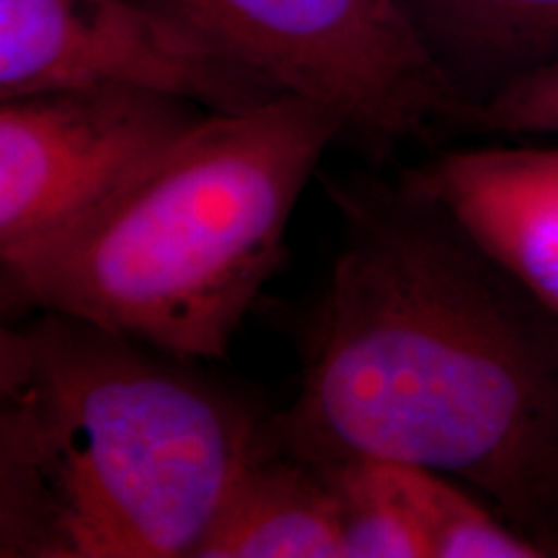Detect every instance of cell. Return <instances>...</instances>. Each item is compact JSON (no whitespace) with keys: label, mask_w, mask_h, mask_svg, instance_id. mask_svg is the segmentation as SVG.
I'll return each mask as SVG.
<instances>
[{"label":"cell","mask_w":558,"mask_h":558,"mask_svg":"<svg viewBox=\"0 0 558 558\" xmlns=\"http://www.w3.org/2000/svg\"><path fill=\"white\" fill-rule=\"evenodd\" d=\"M333 202L344 241L271 437L313 465L445 473L558 556V316L401 184Z\"/></svg>","instance_id":"1"},{"label":"cell","mask_w":558,"mask_h":558,"mask_svg":"<svg viewBox=\"0 0 558 558\" xmlns=\"http://www.w3.org/2000/svg\"><path fill=\"white\" fill-rule=\"evenodd\" d=\"M269 424L190 360L54 311L0 331V556L194 558Z\"/></svg>","instance_id":"2"},{"label":"cell","mask_w":558,"mask_h":558,"mask_svg":"<svg viewBox=\"0 0 558 558\" xmlns=\"http://www.w3.org/2000/svg\"><path fill=\"white\" fill-rule=\"evenodd\" d=\"M333 111L284 94L209 111L99 213L0 282L13 316L54 311L179 360H222L282 262L333 140Z\"/></svg>","instance_id":"3"},{"label":"cell","mask_w":558,"mask_h":558,"mask_svg":"<svg viewBox=\"0 0 558 558\" xmlns=\"http://www.w3.org/2000/svg\"><path fill=\"white\" fill-rule=\"evenodd\" d=\"M378 145L469 130L473 104L403 0H143Z\"/></svg>","instance_id":"4"},{"label":"cell","mask_w":558,"mask_h":558,"mask_svg":"<svg viewBox=\"0 0 558 558\" xmlns=\"http://www.w3.org/2000/svg\"><path fill=\"white\" fill-rule=\"evenodd\" d=\"M207 114L120 86L0 101V279L58 246Z\"/></svg>","instance_id":"5"},{"label":"cell","mask_w":558,"mask_h":558,"mask_svg":"<svg viewBox=\"0 0 558 558\" xmlns=\"http://www.w3.org/2000/svg\"><path fill=\"white\" fill-rule=\"evenodd\" d=\"M104 86L179 96L207 111L284 96L143 0H0V101Z\"/></svg>","instance_id":"6"},{"label":"cell","mask_w":558,"mask_h":558,"mask_svg":"<svg viewBox=\"0 0 558 558\" xmlns=\"http://www.w3.org/2000/svg\"><path fill=\"white\" fill-rule=\"evenodd\" d=\"M445 150L401 186L445 213L558 316V140Z\"/></svg>","instance_id":"7"},{"label":"cell","mask_w":558,"mask_h":558,"mask_svg":"<svg viewBox=\"0 0 558 558\" xmlns=\"http://www.w3.org/2000/svg\"><path fill=\"white\" fill-rule=\"evenodd\" d=\"M194 558H344L337 494L275 437L230 484Z\"/></svg>","instance_id":"8"},{"label":"cell","mask_w":558,"mask_h":558,"mask_svg":"<svg viewBox=\"0 0 558 558\" xmlns=\"http://www.w3.org/2000/svg\"><path fill=\"white\" fill-rule=\"evenodd\" d=\"M473 109L558 58V0H403Z\"/></svg>","instance_id":"9"},{"label":"cell","mask_w":558,"mask_h":558,"mask_svg":"<svg viewBox=\"0 0 558 558\" xmlns=\"http://www.w3.org/2000/svg\"><path fill=\"white\" fill-rule=\"evenodd\" d=\"M388 478L422 530L432 558H543L538 543L522 535L494 507L471 497L460 481L422 465L390 463Z\"/></svg>","instance_id":"10"},{"label":"cell","mask_w":558,"mask_h":558,"mask_svg":"<svg viewBox=\"0 0 558 558\" xmlns=\"http://www.w3.org/2000/svg\"><path fill=\"white\" fill-rule=\"evenodd\" d=\"M337 494L344 558H432L422 530L388 478L386 460L318 465Z\"/></svg>","instance_id":"11"},{"label":"cell","mask_w":558,"mask_h":558,"mask_svg":"<svg viewBox=\"0 0 558 558\" xmlns=\"http://www.w3.org/2000/svg\"><path fill=\"white\" fill-rule=\"evenodd\" d=\"M469 130L492 137L558 140V58L481 101Z\"/></svg>","instance_id":"12"}]
</instances>
